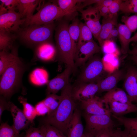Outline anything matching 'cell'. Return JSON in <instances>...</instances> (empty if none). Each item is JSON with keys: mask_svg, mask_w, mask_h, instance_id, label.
Returning a JSON list of instances; mask_svg holds the SVG:
<instances>
[{"mask_svg": "<svg viewBox=\"0 0 137 137\" xmlns=\"http://www.w3.org/2000/svg\"><path fill=\"white\" fill-rule=\"evenodd\" d=\"M73 87L70 83L62 89L61 100L56 110L41 119L42 124H48L56 127L67 136L68 126L76 108L72 96Z\"/></svg>", "mask_w": 137, "mask_h": 137, "instance_id": "6da1fadb", "label": "cell"}, {"mask_svg": "<svg viewBox=\"0 0 137 137\" xmlns=\"http://www.w3.org/2000/svg\"><path fill=\"white\" fill-rule=\"evenodd\" d=\"M68 25L66 21H61L55 29V38L57 56L59 60L70 68L72 72L76 70L74 57L76 47L69 34Z\"/></svg>", "mask_w": 137, "mask_h": 137, "instance_id": "7a4b0ae2", "label": "cell"}, {"mask_svg": "<svg viewBox=\"0 0 137 137\" xmlns=\"http://www.w3.org/2000/svg\"><path fill=\"white\" fill-rule=\"evenodd\" d=\"M26 67L17 55L1 75L0 82V95L9 100L21 86L22 77Z\"/></svg>", "mask_w": 137, "mask_h": 137, "instance_id": "3957f363", "label": "cell"}, {"mask_svg": "<svg viewBox=\"0 0 137 137\" xmlns=\"http://www.w3.org/2000/svg\"><path fill=\"white\" fill-rule=\"evenodd\" d=\"M55 28L54 23L24 26L16 33L18 39L27 46L35 47L41 43L50 41Z\"/></svg>", "mask_w": 137, "mask_h": 137, "instance_id": "277c9868", "label": "cell"}, {"mask_svg": "<svg viewBox=\"0 0 137 137\" xmlns=\"http://www.w3.org/2000/svg\"><path fill=\"white\" fill-rule=\"evenodd\" d=\"M67 16H69L68 14L58 6L53 3H47L42 5L37 12L32 16L25 19L23 24L24 26L33 24H47Z\"/></svg>", "mask_w": 137, "mask_h": 137, "instance_id": "5b68a950", "label": "cell"}, {"mask_svg": "<svg viewBox=\"0 0 137 137\" xmlns=\"http://www.w3.org/2000/svg\"><path fill=\"white\" fill-rule=\"evenodd\" d=\"M111 115H94L84 114L86 125L84 132L89 133L94 137L100 133L108 130H113L121 125L113 121Z\"/></svg>", "mask_w": 137, "mask_h": 137, "instance_id": "8992f818", "label": "cell"}, {"mask_svg": "<svg viewBox=\"0 0 137 137\" xmlns=\"http://www.w3.org/2000/svg\"><path fill=\"white\" fill-rule=\"evenodd\" d=\"M104 70L102 59L98 56L94 55L83 65L77 83H97L101 79Z\"/></svg>", "mask_w": 137, "mask_h": 137, "instance_id": "52a82bcc", "label": "cell"}, {"mask_svg": "<svg viewBox=\"0 0 137 137\" xmlns=\"http://www.w3.org/2000/svg\"><path fill=\"white\" fill-rule=\"evenodd\" d=\"M25 21L18 12L15 10L8 11L0 15V30L16 33Z\"/></svg>", "mask_w": 137, "mask_h": 137, "instance_id": "ba28073f", "label": "cell"}, {"mask_svg": "<svg viewBox=\"0 0 137 137\" xmlns=\"http://www.w3.org/2000/svg\"><path fill=\"white\" fill-rule=\"evenodd\" d=\"M80 11L82 14V19L90 29L94 37L97 39L101 28L100 22L101 16L97 7L95 5Z\"/></svg>", "mask_w": 137, "mask_h": 137, "instance_id": "9c48e42d", "label": "cell"}, {"mask_svg": "<svg viewBox=\"0 0 137 137\" xmlns=\"http://www.w3.org/2000/svg\"><path fill=\"white\" fill-rule=\"evenodd\" d=\"M101 48L93 40L77 48L74 57L76 67L83 65L95 54L99 53Z\"/></svg>", "mask_w": 137, "mask_h": 137, "instance_id": "30bf717a", "label": "cell"}, {"mask_svg": "<svg viewBox=\"0 0 137 137\" xmlns=\"http://www.w3.org/2000/svg\"><path fill=\"white\" fill-rule=\"evenodd\" d=\"M82 108L85 113L94 115L111 114L108 105L102 99L95 95L81 101Z\"/></svg>", "mask_w": 137, "mask_h": 137, "instance_id": "8fae6325", "label": "cell"}, {"mask_svg": "<svg viewBox=\"0 0 137 137\" xmlns=\"http://www.w3.org/2000/svg\"><path fill=\"white\" fill-rule=\"evenodd\" d=\"M124 87L132 103L137 102V67L129 66L126 71Z\"/></svg>", "mask_w": 137, "mask_h": 137, "instance_id": "7c38bea8", "label": "cell"}, {"mask_svg": "<svg viewBox=\"0 0 137 137\" xmlns=\"http://www.w3.org/2000/svg\"><path fill=\"white\" fill-rule=\"evenodd\" d=\"M98 90L97 83H77L72 88V97L74 100L81 101L94 96Z\"/></svg>", "mask_w": 137, "mask_h": 137, "instance_id": "4fadbf2b", "label": "cell"}, {"mask_svg": "<svg viewBox=\"0 0 137 137\" xmlns=\"http://www.w3.org/2000/svg\"><path fill=\"white\" fill-rule=\"evenodd\" d=\"M72 73L71 69L68 67L66 68L60 74L50 80L46 84V90L47 95L56 94L59 91L62 89L70 83V77Z\"/></svg>", "mask_w": 137, "mask_h": 137, "instance_id": "5bb4252c", "label": "cell"}, {"mask_svg": "<svg viewBox=\"0 0 137 137\" xmlns=\"http://www.w3.org/2000/svg\"><path fill=\"white\" fill-rule=\"evenodd\" d=\"M126 72L123 69L114 71L104 79H101L97 82L99 90L98 93L108 92L116 87L118 83L124 78Z\"/></svg>", "mask_w": 137, "mask_h": 137, "instance_id": "9a60e30c", "label": "cell"}, {"mask_svg": "<svg viewBox=\"0 0 137 137\" xmlns=\"http://www.w3.org/2000/svg\"><path fill=\"white\" fill-rule=\"evenodd\" d=\"M34 57L43 61H52L57 56L56 47L50 41L44 42L35 47Z\"/></svg>", "mask_w": 137, "mask_h": 137, "instance_id": "2e32d148", "label": "cell"}, {"mask_svg": "<svg viewBox=\"0 0 137 137\" xmlns=\"http://www.w3.org/2000/svg\"><path fill=\"white\" fill-rule=\"evenodd\" d=\"M102 22L101 29L97 39L101 48L103 47L105 42L108 40L112 29L117 25V15H109L103 18Z\"/></svg>", "mask_w": 137, "mask_h": 137, "instance_id": "e0dca14e", "label": "cell"}, {"mask_svg": "<svg viewBox=\"0 0 137 137\" xmlns=\"http://www.w3.org/2000/svg\"><path fill=\"white\" fill-rule=\"evenodd\" d=\"M10 111L12 116L13 124L12 125L18 133L27 128L31 123L26 118L23 111L11 102Z\"/></svg>", "mask_w": 137, "mask_h": 137, "instance_id": "ac0fdd59", "label": "cell"}, {"mask_svg": "<svg viewBox=\"0 0 137 137\" xmlns=\"http://www.w3.org/2000/svg\"><path fill=\"white\" fill-rule=\"evenodd\" d=\"M84 133L80 111L76 108L67 130V137H82Z\"/></svg>", "mask_w": 137, "mask_h": 137, "instance_id": "d6986e66", "label": "cell"}, {"mask_svg": "<svg viewBox=\"0 0 137 137\" xmlns=\"http://www.w3.org/2000/svg\"><path fill=\"white\" fill-rule=\"evenodd\" d=\"M108 104L112 115L119 117L137 112V106L133 103H123L112 101L109 102Z\"/></svg>", "mask_w": 137, "mask_h": 137, "instance_id": "ffe728a7", "label": "cell"}, {"mask_svg": "<svg viewBox=\"0 0 137 137\" xmlns=\"http://www.w3.org/2000/svg\"><path fill=\"white\" fill-rule=\"evenodd\" d=\"M42 1L39 0H19L16 9L22 19H28L33 15L34 12Z\"/></svg>", "mask_w": 137, "mask_h": 137, "instance_id": "44dd1931", "label": "cell"}, {"mask_svg": "<svg viewBox=\"0 0 137 137\" xmlns=\"http://www.w3.org/2000/svg\"><path fill=\"white\" fill-rule=\"evenodd\" d=\"M106 105L111 101H116L123 103H132L130 101L128 96L122 89L116 87L107 92L102 98Z\"/></svg>", "mask_w": 137, "mask_h": 137, "instance_id": "7402d4cb", "label": "cell"}, {"mask_svg": "<svg viewBox=\"0 0 137 137\" xmlns=\"http://www.w3.org/2000/svg\"><path fill=\"white\" fill-rule=\"evenodd\" d=\"M112 116L121 125H123L124 130L130 137H137V117L129 118L124 116Z\"/></svg>", "mask_w": 137, "mask_h": 137, "instance_id": "603a6c76", "label": "cell"}, {"mask_svg": "<svg viewBox=\"0 0 137 137\" xmlns=\"http://www.w3.org/2000/svg\"><path fill=\"white\" fill-rule=\"evenodd\" d=\"M84 0H58L57 1L58 6L64 12L71 15L77 11L82 10Z\"/></svg>", "mask_w": 137, "mask_h": 137, "instance_id": "cb8c5ba5", "label": "cell"}, {"mask_svg": "<svg viewBox=\"0 0 137 137\" xmlns=\"http://www.w3.org/2000/svg\"><path fill=\"white\" fill-rule=\"evenodd\" d=\"M118 37L121 45V51L123 54L128 53L129 48V40L132 32L124 24H119L117 25Z\"/></svg>", "mask_w": 137, "mask_h": 137, "instance_id": "d4e9b609", "label": "cell"}, {"mask_svg": "<svg viewBox=\"0 0 137 137\" xmlns=\"http://www.w3.org/2000/svg\"><path fill=\"white\" fill-rule=\"evenodd\" d=\"M17 39L15 33L0 30V50L9 52L13 48V45Z\"/></svg>", "mask_w": 137, "mask_h": 137, "instance_id": "484cf974", "label": "cell"}, {"mask_svg": "<svg viewBox=\"0 0 137 137\" xmlns=\"http://www.w3.org/2000/svg\"><path fill=\"white\" fill-rule=\"evenodd\" d=\"M29 78L31 82L36 86L47 84L49 81L47 72L42 68H37L33 71L30 74Z\"/></svg>", "mask_w": 137, "mask_h": 137, "instance_id": "4316f807", "label": "cell"}, {"mask_svg": "<svg viewBox=\"0 0 137 137\" xmlns=\"http://www.w3.org/2000/svg\"><path fill=\"white\" fill-rule=\"evenodd\" d=\"M15 50L11 53L4 51L0 52V75H1L17 55Z\"/></svg>", "mask_w": 137, "mask_h": 137, "instance_id": "83f0119b", "label": "cell"}, {"mask_svg": "<svg viewBox=\"0 0 137 137\" xmlns=\"http://www.w3.org/2000/svg\"><path fill=\"white\" fill-rule=\"evenodd\" d=\"M18 99L23 106V112L26 117L31 123H33L37 116L35 107L27 102V98L23 96H19Z\"/></svg>", "mask_w": 137, "mask_h": 137, "instance_id": "f1b7e54d", "label": "cell"}, {"mask_svg": "<svg viewBox=\"0 0 137 137\" xmlns=\"http://www.w3.org/2000/svg\"><path fill=\"white\" fill-rule=\"evenodd\" d=\"M79 27L80 34L76 48L93 40L91 31L84 23L80 22Z\"/></svg>", "mask_w": 137, "mask_h": 137, "instance_id": "f546056e", "label": "cell"}, {"mask_svg": "<svg viewBox=\"0 0 137 137\" xmlns=\"http://www.w3.org/2000/svg\"><path fill=\"white\" fill-rule=\"evenodd\" d=\"M61 100L60 95L59 96L54 94L47 95L46 97L43 100L49 110L47 115L53 113L56 110L60 104Z\"/></svg>", "mask_w": 137, "mask_h": 137, "instance_id": "4dcf8cb0", "label": "cell"}, {"mask_svg": "<svg viewBox=\"0 0 137 137\" xmlns=\"http://www.w3.org/2000/svg\"><path fill=\"white\" fill-rule=\"evenodd\" d=\"M45 137H67L55 127L48 124H42L39 127Z\"/></svg>", "mask_w": 137, "mask_h": 137, "instance_id": "1f68e13d", "label": "cell"}, {"mask_svg": "<svg viewBox=\"0 0 137 137\" xmlns=\"http://www.w3.org/2000/svg\"><path fill=\"white\" fill-rule=\"evenodd\" d=\"M79 23V20L76 18L68 26V27L69 34L73 43L76 47V48L80 32Z\"/></svg>", "mask_w": 137, "mask_h": 137, "instance_id": "d6a6232c", "label": "cell"}, {"mask_svg": "<svg viewBox=\"0 0 137 137\" xmlns=\"http://www.w3.org/2000/svg\"><path fill=\"white\" fill-rule=\"evenodd\" d=\"M23 134L17 132L12 126L6 122L1 123L0 126V137H24Z\"/></svg>", "mask_w": 137, "mask_h": 137, "instance_id": "836d02e7", "label": "cell"}, {"mask_svg": "<svg viewBox=\"0 0 137 137\" xmlns=\"http://www.w3.org/2000/svg\"><path fill=\"white\" fill-rule=\"evenodd\" d=\"M120 11L125 13L137 14V0H122Z\"/></svg>", "mask_w": 137, "mask_h": 137, "instance_id": "e575fe53", "label": "cell"}, {"mask_svg": "<svg viewBox=\"0 0 137 137\" xmlns=\"http://www.w3.org/2000/svg\"><path fill=\"white\" fill-rule=\"evenodd\" d=\"M121 21L132 33L137 29V14L130 16H122Z\"/></svg>", "mask_w": 137, "mask_h": 137, "instance_id": "d590c367", "label": "cell"}, {"mask_svg": "<svg viewBox=\"0 0 137 137\" xmlns=\"http://www.w3.org/2000/svg\"><path fill=\"white\" fill-rule=\"evenodd\" d=\"M24 137H45L39 127L30 126L26 131Z\"/></svg>", "mask_w": 137, "mask_h": 137, "instance_id": "8d00e7d4", "label": "cell"}, {"mask_svg": "<svg viewBox=\"0 0 137 137\" xmlns=\"http://www.w3.org/2000/svg\"><path fill=\"white\" fill-rule=\"evenodd\" d=\"M35 107L37 116H43L49 113V109L43 100L38 102Z\"/></svg>", "mask_w": 137, "mask_h": 137, "instance_id": "74e56055", "label": "cell"}, {"mask_svg": "<svg viewBox=\"0 0 137 137\" xmlns=\"http://www.w3.org/2000/svg\"><path fill=\"white\" fill-rule=\"evenodd\" d=\"M12 102L7 100L0 95V122H1V117L3 111L5 110L10 111Z\"/></svg>", "mask_w": 137, "mask_h": 137, "instance_id": "f35d334b", "label": "cell"}, {"mask_svg": "<svg viewBox=\"0 0 137 137\" xmlns=\"http://www.w3.org/2000/svg\"><path fill=\"white\" fill-rule=\"evenodd\" d=\"M121 0H114L110 5L109 6L110 15H117V13L120 11Z\"/></svg>", "mask_w": 137, "mask_h": 137, "instance_id": "ab89813d", "label": "cell"}, {"mask_svg": "<svg viewBox=\"0 0 137 137\" xmlns=\"http://www.w3.org/2000/svg\"><path fill=\"white\" fill-rule=\"evenodd\" d=\"M1 4L8 11L15 10L19 2V0H0Z\"/></svg>", "mask_w": 137, "mask_h": 137, "instance_id": "60d3db41", "label": "cell"}, {"mask_svg": "<svg viewBox=\"0 0 137 137\" xmlns=\"http://www.w3.org/2000/svg\"><path fill=\"white\" fill-rule=\"evenodd\" d=\"M99 11L100 16L103 18L108 17L110 15L109 7L98 5H95Z\"/></svg>", "mask_w": 137, "mask_h": 137, "instance_id": "b9f144b4", "label": "cell"}, {"mask_svg": "<svg viewBox=\"0 0 137 137\" xmlns=\"http://www.w3.org/2000/svg\"><path fill=\"white\" fill-rule=\"evenodd\" d=\"M112 137H129V136L124 130L117 127L113 130Z\"/></svg>", "mask_w": 137, "mask_h": 137, "instance_id": "7bdbcfd3", "label": "cell"}, {"mask_svg": "<svg viewBox=\"0 0 137 137\" xmlns=\"http://www.w3.org/2000/svg\"><path fill=\"white\" fill-rule=\"evenodd\" d=\"M113 130L105 131L98 134L95 137H112V133Z\"/></svg>", "mask_w": 137, "mask_h": 137, "instance_id": "ee69618b", "label": "cell"}, {"mask_svg": "<svg viewBox=\"0 0 137 137\" xmlns=\"http://www.w3.org/2000/svg\"><path fill=\"white\" fill-rule=\"evenodd\" d=\"M118 36V32L117 26V28L114 27L112 30L108 40H113Z\"/></svg>", "mask_w": 137, "mask_h": 137, "instance_id": "f6af8a7d", "label": "cell"}, {"mask_svg": "<svg viewBox=\"0 0 137 137\" xmlns=\"http://www.w3.org/2000/svg\"><path fill=\"white\" fill-rule=\"evenodd\" d=\"M128 59L132 61L137 65V55H131L128 57Z\"/></svg>", "mask_w": 137, "mask_h": 137, "instance_id": "bcb514c9", "label": "cell"}, {"mask_svg": "<svg viewBox=\"0 0 137 137\" xmlns=\"http://www.w3.org/2000/svg\"><path fill=\"white\" fill-rule=\"evenodd\" d=\"M8 11L7 9L3 5H0V15L5 14Z\"/></svg>", "mask_w": 137, "mask_h": 137, "instance_id": "7dc6e473", "label": "cell"}, {"mask_svg": "<svg viewBox=\"0 0 137 137\" xmlns=\"http://www.w3.org/2000/svg\"><path fill=\"white\" fill-rule=\"evenodd\" d=\"M128 53L131 55H137V47H134L132 50H130Z\"/></svg>", "mask_w": 137, "mask_h": 137, "instance_id": "c3c4849f", "label": "cell"}, {"mask_svg": "<svg viewBox=\"0 0 137 137\" xmlns=\"http://www.w3.org/2000/svg\"><path fill=\"white\" fill-rule=\"evenodd\" d=\"M129 42L130 43L131 42L135 43L137 42V31L132 37L129 40Z\"/></svg>", "mask_w": 137, "mask_h": 137, "instance_id": "681fc988", "label": "cell"}, {"mask_svg": "<svg viewBox=\"0 0 137 137\" xmlns=\"http://www.w3.org/2000/svg\"><path fill=\"white\" fill-rule=\"evenodd\" d=\"M82 137H94L91 134L85 132H84L83 134Z\"/></svg>", "mask_w": 137, "mask_h": 137, "instance_id": "f907efd6", "label": "cell"}, {"mask_svg": "<svg viewBox=\"0 0 137 137\" xmlns=\"http://www.w3.org/2000/svg\"><path fill=\"white\" fill-rule=\"evenodd\" d=\"M132 44L134 47H137V42L135 43H133Z\"/></svg>", "mask_w": 137, "mask_h": 137, "instance_id": "816d5d0a", "label": "cell"}, {"mask_svg": "<svg viewBox=\"0 0 137 137\" xmlns=\"http://www.w3.org/2000/svg\"><path fill=\"white\" fill-rule=\"evenodd\" d=\"M137 106V102L135 104Z\"/></svg>", "mask_w": 137, "mask_h": 137, "instance_id": "f5cc1de1", "label": "cell"}, {"mask_svg": "<svg viewBox=\"0 0 137 137\" xmlns=\"http://www.w3.org/2000/svg\"><path fill=\"white\" fill-rule=\"evenodd\" d=\"M129 137H130V136H129Z\"/></svg>", "mask_w": 137, "mask_h": 137, "instance_id": "db71d44e", "label": "cell"}]
</instances>
